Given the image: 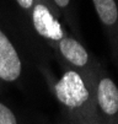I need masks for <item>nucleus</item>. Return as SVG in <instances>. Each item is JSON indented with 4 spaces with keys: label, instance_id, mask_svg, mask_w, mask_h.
<instances>
[{
    "label": "nucleus",
    "instance_id": "6e6552de",
    "mask_svg": "<svg viewBox=\"0 0 118 124\" xmlns=\"http://www.w3.org/2000/svg\"><path fill=\"white\" fill-rule=\"evenodd\" d=\"M16 1L22 9H30L33 5V0H16Z\"/></svg>",
    "mask_w": 118,
    "mask_h": 124
},
{
    "label": "nucleus",
    "instance_id": "39448f33",
    "mask_svg": "<svg viewBox=\"0 0 118 124\" xmlns=\"http://www.w3.org/2000/svg\"><path fill=\"white\" fill-rule=\"evenodd\" d=\"M59 50L62 55L71 65L82 68L89 63V53L76 39L71 37H63L59 41Z\"/></svg>",
    "mask_w": 118,
    "mask_h": 124
},
{
    "label": "nucleus",
    "instance_id": "1a4fd4ad",
    "mask_svg": "<svg viewBox=\"0 0 118 124\" xmlns=\"http://www.w3.org/2000/svg\"><path fill=\"white\" fill-rule=\"evenodd\" d=\"M54 1H55V4H57L58 6L65 8V6H68V4H69L70 0H54Z\"/></svg>",
    "mask_w": 118,
    "mask_h": 124
},
{
    "label": "nucleus",
    "instance_id": "423d86ee",
    "mask_svg": "<svg viewBox=\"0 0 118 124\" xmlns=\"http://www.w3.org/2000/svg\"><path fill=\"white\" fill-rule=\"evenodd\" d=\"M100 20L107 26H112L118 20V9L114 0H92Z\"/></svg>",
    "mask_w": 118,
    "mask_h": 124
},
{
    "label": "nucleus",
    "instance_id": "20e7f679",
    "mask_svg": "<svg viewBox=\"0 0 118 124\" xmlns=\"http://www.w3.org/2000/svg\"><path fill=\"white\" fill-rule=\"evenodd\" d=\"M97 102L107 116L118 112V87L110 78H102L97 85Z\"/></svg>",
    "mask_w": 118,
    "mask_h": 124
},
{
    "label": "nucleus",
    "instance_id": "f03ea898",
    "mask_svg": "<svg viewBox=\"0 0 118 124\" xmlns=\"http://www.w3.org/2000/svg\"><path fill=\"white\" fill-rule=\"evenodd\" d=\"M22 64L17 50L6 34L0 31V79L11 82L21 75Z\"/></svg>",
    "mask_w": 118,
    "mask_h": 124
},
{
    "label": "nucleus",
    "instance_id": "f257e3e1",
    "mask_svg": "<svg viewBox=\"0 0 118 124\" xmlns=\"http://www.w3.org/2000/svg\"><path fill=\"white\" fill-rule=\"evenodd\" d=\"M58 100L69 108H79L89 100V90L82 78L74 70H68L55 85Z\"/></svg>",
    "mask_w": 118,
    "mask_h": 124
},
{
    "label": "nucleus",
    "instance_id": "0eeeda50",
    "mask_svg": "<svg viewBox=\"0 0 118 124\" xmlns=\"http://www.w3.org/2000/svg\"><path fill=\"white\" fill-rule=\"evenodd\" d=\"M0 124H17L15 114L1 102H0Z\"/></svg>",
    "mask_w": 118,
    "mask_h": 124
},
{
    "label": "nucleus",
    "instance_id": "7ed1b4c3",
    "mask_svg": "<svg viewBox=\"0 0 118 124\" xmlns=\"http://www.w3.org/2000/svg\"><path fill=\"white\" fill-rule=\"evenodd\" d=\"M32 20L36 31L42 37L52 41H58V42L64 37L60 23L54 19V16L50 14L49 9L46 5L38 4L33 8Z\"/></svg>",
    "mask_w": 118,
    "mask_h": 124
}]
</instances>
